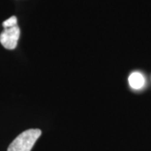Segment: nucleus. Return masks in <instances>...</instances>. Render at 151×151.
I'll use <instances>...</instances> for the list:
<instances>
[{"label":"nucleus","instance_id":"20e7f679","mask_svg":"<svg viewBox=\"0 0 151 151\" xmlns=\"http://www.w3.org/2000/svg\"><path fill=\"white\" fill-rule=\"evenodd\" d=\"M17 18L15 16L10 17L9 19H6L5 21L3 22V26L4 29L7 28H11L14 27V26H16L17 25Z\"/></svg>","mask_w":151,"mask_h":151},{"label":"nucleus","instance_id":"f257e3e1","mask_svg":"<svg viewBox=\"0 0 151 151\" xmlns=\"http://www.w3.org/2000/svg\"><path fill=\"white\" fill-rule=\"evenodd\" d=\"M40 135L41 130L39 129L25 130L13 140L7 151H31Z\"/></svg>","mask_w":151,"mask_h":151},{"label":"nucleus","instance_id":"7ed1b4c3","mask_svg":"<svg viewBox=\"0 0 151 151\" xmlns=\"http://www.w3.org/2000/svg\"><path fill=\"white\" fill-rule=\"evenodd\" d=\"M145 77L140 72H133L129 77V83L130 86L134 89H140L145 85Z\"/></svg>","mask_w":151,"mask_h":151},{"label":"nucleus","instance_id":"f03ea898","mask_svg":"<svg viewBox=\"0 0 151 151\" xmlns=\"http://www.w3.org/2000/svg\"><path fill=\"white\" fill-rule=\"evenodd\" d=\"M20 35V29L18 25L4 29L0 35V43L5 49L14 50L16 48Z\"/></svg>","mask_w":151,"mask_h":151}]
</instances>
